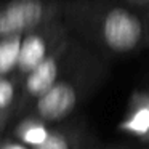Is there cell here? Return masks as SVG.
Segmentation results:
<instances>
[{
  "instance_id": "1",
  "label": "cell",
  "mask_w": 149,
  "mask_h": 149,
  "mask_svg": "<svg viewBox=\"0 0 149 149\" xmlns=\"http://www.w3.org/2000/svg\"><path fill=\"white\" fill-rule=\"evenodd\" d=\"M63 19L75 39L107 61L149 47L148 11L127 0H64Z\"/></svg>"
},
{
  "instance_id": "2",
  "label": "cell",
  "mask_w": 149,
  "mask_h": 149,
  "mask_svg": "<svg viewBox=\"0 0 149 149\" xmlns=\"http://www.w3.org/2000/svg\"><path fill=\"white\" fill-rule=\"evenodd\" d=\"M107 71L109 61L87 48L79 61L74 63L27 112L48 123H59L71 119L75 111L103 84Z\"/></svg>"
},
{
  "instance_id": "3",
  "label": "cell",
  "mask_w": 149,
  "mask_h": 149,
  "mask_svg": "<svg viewBox=\"0 0 149 149\" xmlns=\"http://www.w3.org/2000/svg\"><path fill=\"white\" fill-rule=\"evenodd\" d=\"M87 48L88 47H85L71 34L69 39L64 40L48 58H45L37 68L24 75L19 80L16 117L26 114L32 107V104L39 98H42L74 63L79 61V58L87 52Z\"/></svg>"
},
{
  "instance_id": "4",
  "label": "cell",
  "mask_w": 149,
  "mask_h": 149,
  "mask_svg": "<svg viewBox=\"0 0 149 149\" xmlns=\"http://www.w3.org/2000/svg\"><path fill=\"white\" fill-rule=\"evenodd\" d=\"M64 0H0V37L24 36L63 18Z\"/></svg>"
},
{
  "instance_id": "5",
  "label": "cell",
  "mask_w": 149,
  "mask_h": 149,
  "mask_svg": "<svg viewBox=\"0 0 149 149\" xmlns=\"http://www.w3.org/2000/svg\"><path fill=\"white\" fill-rule=\"evenodd\" d=\"M69 36H71L69 27L66 26L63 18H56V19L24 34L21 39L15 75L21 80L45 58H48L64 40H68Z\"/></svg>"
},
{
  "instance_id": "6",
  "label": "cell",
  "mask_w": 149,
  "mask_h": 149,
  "mask_svg": "<svg viewBox=\"0 0 149 149\" xmlns=\"http://www.w3.org/2000/svg\"><path fill=\"white\" fill-rule=\"evenodd\" d=\"M90 136L79 120H64L53 123L48 138L34 149H88Z\"/></svg>"
},
{
  "instance_id": "7",
  "label": "cell",
  "mask_w": 149,
  "mask_h": 149,
  "mask_svg": "<svg viewBox=\"0 0 149 149\" xmlns=\"http://www.w3.org/2000/svg\"><path fill=\"white\" fill-rule=\"evenodd\" d=\"M119 130L141 141H149V90L135 91Z\"/></svg>"
},
{
  "instance_id": "8",
  "label": "cell",
  "mask_w": 149,
  "mask_h": 149,
  "mask_svg": "<svg viewBox=\"0 0 149 149\" xmlns=\"http://www.w3.org/2000/svg\"><path fill=\"white\" fill-rule=\"evenodd\" d=\"M53 128V123H48L42 120L40 117L34 116V114H24L19 116L10 123L8 127V135L13 136L15 139L21 141L26 144L27 148L34 149L40 146L47 138H48L50 132Z\"/></svg>"
},
{
  "instance_id": "9",
  "label": "cell",
  "mask_w": 149,
  "mask_h": 149,
  "mask_svg": "<svg viewBox=\"0 0 149 149\" xmlns=\"http://www.w3.org/2000/svg\"><path fill=\"white\" fill-rule=\"evenodd\" d=\"M19 98V79L15 74L0 75V135L8 130L16 117Z\"/></svg>"
},
{
  "instance_id": "10",
  "label": "cell",
  "mask_w": 149,
  "mask_h": 149,
  "mask_svg": "<svg viewBox=\"0 0 149 149\" xmlns=\"http://www.w3.org/2000/svg\"><path fill=\"white\" fill-rule=\"evenodd\" d=\"M23 36L0 37V75H11L16 71Z\"/></svg>"
},
{
  "instance_id": "11",
  "label": "cell",
  "mask_w": 149,
  "mask_h": 149,
  "mask_svg": "<svg viewBox=\"0 0 149 149\" xmlns=\"http://www.w3.org/2000/svg\"><path fill=\"white\" fill-rule=\"evenodd\" d=\"M0 149H31L10 135H0Z\"/></svg>"
},
{
  "instance_id": "12",
  "label": "cell",
  "mask_w": 149,
  "mask_h": 149,
  "mask_svg": "<svg viewBox=\"0 0 149 149\" xmlns=\"http://www.w3.org/2000/svg\"><path fill=\"white\" fill-rule=\"evenodd\" d=\"M127 2L135 5V7H138V8H141L144 11H149V0H127Z\"/></svg>"
},
{
  "instance_id": "13",
  "label": "cell",
  "mask_w": 149,
  "mask_h": 149,
  "mask_svg": "<svg viewBox=\"0 0 149 149\" xmlns=\"http://www.w3.org/2000/svg\"><path fill=\"white\" fill-rule=\"evenodd\" d=\"M109 149H119V148H109Z\"/></svg>"
},
{
  "instance_id": "14",
  "label": "cell",
  "mask_w": 149,
  "mask_h": 149,
  "mask_svg": "<svg viewBox=\"0 0 149 149\" xmlns=\"http://www.w3.org/2000/svg\"><path fill=\"white\" fill-rule=\"evenodd\" d=\"M148 18H149V11H148Z\"/></svg>"
}]
</instances>
